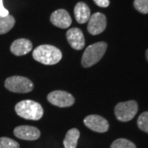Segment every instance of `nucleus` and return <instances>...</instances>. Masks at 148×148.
<instances>
[{
  "mask_svg": "<svg viewBox=\"0 0 148 148\" xmlns=\"http://www.w3.org/2000/svg\"><path fill=\"white\" fill-rule=\"evenodd\" d=\"M34 59L45 65H53L58 64L62 58L61 50L55 46L49 45H39L32 53Z\"/></svg>",
  "mask_w": 148,
  "mask_h": 148,
  "instance_id": "obj_1",
  "label": "nucleus"
},
{
  "mask_svg": "<svg viewBox=\"0 0 148 148\" xmlns=\"http://www.w3.org/2000/svg\"><path fill=\"white\" fill-rule=\"evenodd\" d=\"M15 111L18 116L29 120H39L44 114L41 105L31 100L18 102L15 106Z\"/></svg>",
  "mask_w": 148,
  "mask_h": 148,
  "instance_id": "obj_2",
  "label": "nucleus"
},
{
  "mask_svg": "<svg viewBox=\"0 0 148 148\" xmlns=\"http://www.w3.org/2000/svg\"><path fill=\"white\" fill-rule=\"evenodd\" d=\"M107 49L106 42H97L90 45L86 49L82 58V65L84 68H90L101 60Z\"/></svg>",
  "mask_w": 148,
  "mask_h": 148,
  "instance_id": "obj_3",
  "label": "nucleus"
},
{
  "mask_svg": "<svg viewBox=\"0 0 148 148\" xmlns=\"http://www.w3.org/2000/svg\"><path fill=\"white\" fill-rule=\"evenodd\" d=\"M8 90L15 93H27L33 90V83L30 79L21 76H12L8 77L4 83Z\"/></svg>",
  "mask_w": 148,
  "mask_h": 148,
  "instance_id": "obj_4",
  "label": "nucleus"
},
{
  "mask_svg": "<svg viewBox=\"0 0 148 148\" xmlns=\"http://www.w3.org/2000/svg\"><path fill=\"white\" fill-rule=\"evenodd\" d=\"M138 110V103L135 101H128L119 103L114 108V114L118 120L127 122L135 117Z\"/></svg>",
  "mask_w": 148,
  "mask_h": 148,
  "instance_id": "obj_5",
  "label": "nucleus"
},
{
  "mask_svg": "<svg viewBox=\"0 0 148 148\" xmlns=\"http://www.w3.org/2000/svg\"><path fill=\"white\" fill-rule=\"evenodd\" d=\"M47 99L50 104L61 108L72 106L75 102L73 96L64 90H53L48 95Z\"/></svg>",
  "mask_w": 148,
  "mask_h": 148,
  "instance_id": "obj_6",
  "label": "nucleus"
},
{
  "mask_svg": "<svg viewBox=\"0 0 148 148\" xmlns=\"http://www.w3.org/2000/svg\"><path fill=\"white\" fill-rule=\"evenodd\" d=\"M106 28V17L103 13L95 12L93 15H90L87 25V31L90 34L93 36L99 35L104 32Z\"/></svg>",
  "mask_w": 148,
  "mask_h": 148,
  "instance_id": "obj_7",
  "label": "nucleus"
},
{
  "mask_svg": "<svg viewBox=\"0 0 148 148\" xmlns=\"http://www.w3.org/2000/svg\"><path fill=\"white\" fill-rule=\"evenodd\" d=\"M84 124L90 130L96 132H106L109 130V123L103 117L96 114L88 115L84 119Z\"/></svg>",
  "mask_w": 148,
  "mask_h": 148,
  "instance_id": "obj_8",
  "label": "nucleus"
},
{
  "mask_svg": "<svg viewBox=\"0 0 148 148\" xmlns=\"http://www.w3.org/2000/svg\"><path fill=\"white\" fill-rule=\"evenodd\" d=\"M13 133L16 138L27 141L37 140L40 136V132L37 127L28 125H21L15 127Z\"/></svg>",
  "mask_w": 148,
  "mask_h": 148,
  "instance_id": "obj_9",
  "label": "nucleus"
},
{
  "mask_svg": "<svg viewBox=\"0 0 148 148\" xmlns=\"http://www.w3.org/2000/svg\"><path fill=\"white\" fill-rule=\"evenodd\" d=\"M67 40L71 47L76 50H81L84 48L85 37L82 32L78 28H71L66 34Z\"/></svg>",
  "mask_w": 148,
  "mask_h": 148,
  "instance_id": "obj_10",
  "label": "nucleus"
},
{
  "mask_svg": "<svg viewBox=\"0 0 148 148\" xmlns=\"http://www.w3.org/2000/svg\"><path fill=\"white\" fill-rule=\"evenodd\" d=\"M50 21L55 27L66 29L71 26L72 18L67 11L64 9H58L54 11L51 14Z\"/></svg>",
  "mask_w": 148,
  "mask_h": 148,
  "instance_id": "obj_11",
  "label": "nucleus"
},
{
  "mask_svg": "<svg viewBox=\"0 0 148 148\" xmlns=\"http://www.w3.org/2000/svg\"><path fill=\"white\" fill-rule=\"evenodd\" d=\"M10 50L16 56L25 55L32 50V43L27 39H17L11 45Z\"/></svg>",
  "mask_w": 148,
  "mask_h": 148,
  "instance_id": "obj_12",
  "label": "nucleus"
},
{
  "mask_svg": "<svg viewBox=\"0 0 148 148\" xmlns=\"http://www.w3.org/2000/svg\"><path fill=\"white\" fill-rule=\"evenodd\" d=\"M74 15L77 21L80 24H84L89 21L90 10L89 7L83 2L77 3L74 8Z\"/></svg>",
  "mask_w": 148,
  "mask_h": 148,
  "instance_id": "obj_13",
  "label": "nucleus"
},
{
  "mask_svg": "<svg viewBox=\"0 0 148 148\" xmlns=\"http://www.w3.org/2000/svg\"><path fill=\"white\" fill-rule=\"evenodd\" d=\"M80 137V132L77 128H71L69 130L64 139L65 148H77V142Z\"/></svg>",
  "mask_w": 148,
  "mask_h": 148,
  "instance_id": "obj_14",
  "label": "nucleus"
},
{
  "mask_svg": "<svg viewBox=\"0 0 148 148\" xmlns=\"http://www.w3.org/2000/svg\"><path fill=\"white\" fill-rule=\"evenodd\" d=\"M15 25V19L11 15L0 17V35L6 34L12 29Z\"/></svg>",
  "mask_w": 148,
  "mask_h": 148,
  "instance_id": "obj_15",
  "label": "nucleus"
},
{
  "mask_svg": "<svg viewBox=\"0 0 148 148\" xmlns=\"http://www.w3.org/2000/svg\"><path fill=\"white\" fill-rule=\"evenodd\" d=\"M110 148H137L135 144L125 138H119L114 141Z\"/></svg>",
  "mask_w": 148,
  "mask_h": 148,
  "instance_id": "obj_16",
  "label": "nucleus"
},
{
  "mask_svg": "<svg viewBox=\"0 0 148 148\" xmlns=\"http://www.w3.org/2000/svg\"><path fill=\"white\" fill-rule=\"evenodd\" d=\"M0 148H20L19 143L9 138H0Z\"/></svg>",
  "mask_w": 148,
  "mask_h": 148,
  "instance_id": "obj_17",
  "label": "nucleus"
},
{
  "mask_svg": "<svg viewBox=\"0 0 148 148\" xmlns=\"http://www.w3.org/2000/svg\"><path fill=\"white\" fill-rule=\"evenodd\" d=\"M138 127L145 132L148 133V111L143 113L138 119Z\"/></svg>",
  "mask_w": 148,
  "mask_h": 148,
  "instance_id": "obj_18",
  "label": "nucleus"
},
{
  "mask_svg": "<svg viewBox=\"0 0 148 148\" xmlns=\"http://www.w3.org/2000/svg\"><path fill=\"white\" fill-rule=\"evenodd\" d=\"M133 5L139 12L143 14L148 13V0H134Z\"/></svg>",
  "mask_w": 148,
  "mask_h": 148,
  "instance_id": "obj_19",
  "label": "nucleus"
},
{
  "mask_svg": "<svg viewBox=\"0 0 148 148\" xmlns=\"http://www.w3.org/2000/svg\"><path fill=\"white\" fill-rule=\"evenodd\" d=\"M3 0H0V17L2 16H6L9 15V12L3 6Z\"/></svg>",
  "mask_w": 148,
  "mask_h": 148,
  "instance_id": "obj_20",
  "label": "nucleus"
},
{
  "mask_svg": "<svg viewBox=\"0 0 148 148\" xmlns=\"http://www.w3.org/2000/svg\"><path fill=\"white\" fill-rule=\"evenodd\" d=\"M97 6L101 8H107L110 5V0H93Z\"/></svg>",
  "mask_w": 148,
  "mask_h": 148,
  "instance_id": "obj_21",
  "label": "nucleus"
},
{
  "mask_svg": "<svg viewBox=\"0 0 148 148\" xmlns=\"http://www.w3.org/2000/svg\"><path fill=\"white\" fill-rule=\"evenodd\" d=\"M146 56H147V59L148 61V49L147 50V52H146Z\"/></svg>",
  "mask_w": 148,
  "mask_h": 148,
  "instance_id": "obj_22",
  "label": "nucleus"
}]
</instances>
